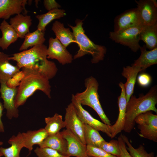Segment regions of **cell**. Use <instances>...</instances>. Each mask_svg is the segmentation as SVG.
I'll return each instance as SVG.
<instances>
[{"label": "cell", "instance_id": "obj_18", "mask_svg": "<svg viewBox=\"0 0 157 157\" xmlns=\"http://www.w3.org/2000/svg\"><path fill=\"white\" fill-rule=\"evenodd\" d=\"M30 16L22 14L16 15L10 19L9 23L17 34L19 38L23 39L29 32L32 24Z\"/></svg>", "mask_w": 157, "mask_h": 157}, {"label": "cell", "instance_id": "obj_12", "mask_svg": "<svg viewBox=\"0 0 157 157\" xmlns=\"http://www.w3.org/2000/svg\"><path fill=\"white\" fill-rule=\"evenodd\" d=\"M142 25L137 8H131L125 11L115 18L113 31L118 33L130 28Z\"/></svg>", "mask_w": 157, "mask_h": 157}, {"label": "cell", "instance_id": "obj_17", "mask_svg": "<svg viewBox=\"0 0 157 157\" xmlns=\"http://www.w3.org/2000/svg\"><path fill=\"white\" fill-rule=\"evenodd\" d=\"M9 57L8 55L0 51V85L6 83L21 72L17 66L10 63Z\"/></svg>", "mask_w": 157, "mask_h": 157}, {"label": "cell", "instance_id": "obj_20", "mask_svg": "<svg viewBox=\"0 0 157 157\" xmlns=\"http://www.w3.org/2000/svg\"><path fill=\"white\" fill-rule=\"evenodd\" d=\"M22 134L24 147L28 149L29 154L32 150L34 145H39L49 136L44 128L34 131L28 130L26 132L22 133Z\"/></svg>", "mask_w": 157, "mask_h": 157}, {"label": "cell", "instance_id": "obj_30", "mask_svg": "<svg viewBox=\"0 0 157 157\" xmlns=\"http://www.w3.org/2000/svg\"><path fill=\"white\" fill-rule=\"evenodd\" d=\"M84 137L86 145L99 147L105 140L99 131L89 125L84 123Z\"/></svg>", "mask_w": 157, "mask_h": 157}, {"label": "cell", "instance_id": "obj_10", "mask_svg": "<svg viewBox=\"0 0 157 157\" xmlns=\"http://www.w3.org/2000/svg\"><path fill=\"white\" fill-rule=\"evenodd\" d=\"M65 111L64 121L66 129L72 132L86 145L84 137V123L78 116L72 102L66 108Z\"/></svg>", "mask_w": 157, "mask_h": 157}, {"label": "cell", "instance_id": "obj_7", "mask_svg": "<svg viewBox=\"0 0 157 157\" xmlns=\"http://www.w3.org/2000/svg\"><path fill=\"white\" fill-rule=\"evenodd\" d=\"M142 26H138L125 29L118 33H109L110 38L116 43L127 46L132 51L136 52L140 47L139 35Z\"/></svg>", "mask_w": 157, "mask_h": 157}, {"label": "cell", "instance_id": "obj_2", "mask_svg": "<svg viewBox=\"0 0 157 157\" xmlns=\"http://www.w3.org/2000/svg\"><path fill=\"white\" fill-rule=\"evenodd\" d=\"M22 69L23 76L17 87L15 104L16 107L23 105L27 99L37 90L43 92L51 98V87L49 80L36 69Z\"/></svg>", "mask_w": 157, "mask_h": 157}, {"label": "cell", "instance_id": "obj_33", "mask_svg": "<svg viewBox=\"0 0 157 157\" xmlns=\"http://www.w3.org/2000/svg\"><path fill=\"white\" fill-rule=\"evenodd\" d=\"M34 151L37 157H69L62 155L56 151L47 147H37Z\"/></svg>", "mask_w": 157, "mask_h": 157}, {"label": "cell", "instance_id": "obj_21", "mask_svg": "<svg viewBox=\"0 0 157 157\" xmlns=\"http://www.w3.org/2000/svg\"><path fill=\"white\" fill-rule=\"evenodd\" d=\"M39 146L40 147H49L62 155H67V142L61 132L49 135Z\"/></svg>", "mask_w": 157, "mask_h": 157}, {"label": "cell", "instance_id": "obj_16", "mask_svg": "<svg viewBox=\"0 0 157 157\" xmlns=\"http://www.w3.org/2000/svg\"><path fill=\"white\" fill-rule=\"evenodd\" d=\"M27 3L26 0H0V19L6 20L23 10L26 14L25 6Z\"/></svg>", "mask_w": 157, "mask_h": 157}, {"label": "cell", "instance_id": "obj_25", "mask_svg": "<svg viewBox=\"0 0 157 157\" xmlns=\"http://www.w3.org/2000/svg\"><path fill=\"white\" fill-rule=\"evenodd\" d=\"M8 143L11 146L7 148L0 147V151L4 157H20V152L24 147L22 133L19 132L16 135H13Z\"/></svg>", "mask_w": 157, "mask_h": 157}, {"label": "cell", "instance_id": "obj_34", "mask_svg": "<svg viewBox=\"0 0 157 157\" xmlns=\"http://www.w3.org/2000/svg\"><path fill=\"white\" fill-rule=\"evenodd\" d=\"M87 155L92 157H117L110 154L99 147L87 145Z\"/></svg>", "mask_w": 157, "mask_h": 157}, {"label": "cell", "instance_id": "obj_15", "mask_svg": "<svg viewBox=\"0 0 157 157\" xmlns=\"http://www.w3.org/2000/svg\"><path fill=\"white\" fill-rule=\"evenodd\" d=\"M67 143V155L76 157H86L87 145L70 131L67 129L61 132Z\"/></svg>", "mask_w": 157, "mask_h": 157}, {"label": "cell", "instance_id": "obj_27", "mask_svg": "<svg viewBox=\"0 0 157 157\" xmlns=\"http://www.w3.org/2000/svg\"><path fill=\"white\" fill-rule=\"evenodd\" d=\"M65 11L59 8L50 10L47 13L35 16L39 22L37 26L38 29L45 32L47 25L52 20L59 19L66 15Z\"/></svg>", "mask_w": 157, "mask_h": 157}, {"label": "cell", "instance_id": "obj_31", "mask_svg": "<svg viewBox=\"0 0 157 157\" xmlns=\"http://www.w3.org/2000/svg\"><path fill=\"white\" fill-rule=\"evenodd\" d=\"M122 136L127 146V149L132 157H154V153L153 152L148 153L142 145H140L137 148H134L126 135L122 134Z\"/></svg>", "mask_w": 157, "mask_h": 157}, {"label": "cell", "instance_id": "obj_13", "mask_svg": "<svg viewBox=\"0 0 157 157\" xmlns=\"http://www.w3.org/2000/svg\"><path fill=\"white\" fill-rule=\"evenodd\" d=\"M47 49V58L55 59L62 65L72 63V55L56 38H50Z\"/></svg>", "mask_w": 157, "mask_h": 157}, {"label": "cell", "instance_id": "obj_40", "mask_svg": "<svg viewBox=\"0 0 157 157\" xmlns=\"http://www.w3.org/2000/svg\"><path fill=\"white\" fill-rule=\"evenodd\" d=\"M3 142H2L0 141V148L1 147L0 146H1L2 145H3Z\"/></svg>", "mask_w": 157, "mask_h": 157}, {"label": "cell", "instance_id": "obj_29", "mask_svg": "<svg viewBox=\"0 0 157 157\" xmlns=\"http://www.w3.org/2000/svg\"><path fill=\"white\" fill-rule=\"evenodd\" d=\"M45 121L46 125L44 128L49 135L59 133L62 129L65 127L62 116L57 113H55L52 117H45Z\"/></svg>", "mask_w": 157, "mask_h": 157}, {"label": "cell", "instance_id": "obj_24", "mask_svg": "<svg viewBox=\"0 0 157 157\" xmlns=\"http://www.w3.org/2000/svg\"><path fill=\"white\" fill-rule=\"evenodd\" d=\"M2 37L0 38V47L3 50H7L9 46L16 42L18 35L12 26L6 20H3L0 24Z\"/></svg>", "mask_w": 157, "mask_h": 157}, {"label": "cell", "instance_id": "obj_8", "mask_svg": "<svg viewBox=\"0 0 157 157\" xmlns=\"http://www.w3.org/2000/svg\"><path fill=\"white\" fill-rule=\"evenodd\" d=\"M142 26L157 23V2L156 0H135Z\"/></svg>", "mask_w": 157, "mask_h": 157}, {"label": "cell", "instance_id": "obj_35", "mask_svg": "<svg viewBox=\"0 0 157 157\" xmlns=\"http://www.w3.org/2000/svg\"><path fill=\"white\" fill-rule=\"evenodd\" d=\"M139 85L142 87H146L150 85L151 81V77L148 74L142 73L140 74L137 78Z\"/></svg>", "mask_w": 157, "mask_h": 157}, {"label": "cell", "instance_id": "obj_32", "mask_svg": "<svg viewBox=\"0 0 157 157\" xmlns=\"http://www.w3.org/2000/svg\"><path fill=\"white\" fill-rule=\"evenodd\" d=\"M99 148L110 154L117 157L120 156V148L118 140H112L109 142L105 140L102 143Z\"/></svg>", "mask_w": 157, "mask_h": 157}, {"label": "cell", "instance_id": "obj_3", "mask_svg": "<svg viewBox=\"0 0 157 157\" xmlns=\"http://www.w3.org/2000/svg\"><path fill=\"white\" fill-rule=\"evenodd\" d=\"M157 89L152 87L145 95L141 94L138 98L133 95L127 102L124 131L130 133L133 129L134 120L139 115L148 111L157 113Z\"/></svg>", "mask_w": 157, "mask_h": 157}, {"label": "cell", "instance_id": "obj_38", "mask_svg": "<svg viewBox=\"0 0 157 157\" xmlns=\"http://www.w3.org/2000/svg\"><path fill=\"white\" fill-rule=\"evenodd\" d=\"M3 108V106L0 100V132L1 133L4 132V127L1 120Z\"/></svg>", "mask_w": 157, "mask_h": 157}, {"label": "cell", "instance_id": "obj_26", "mask_svg": "<svg viewBox=\"0 0 157 157\" xmlns=\"http://www.w3.org/2000/svg\"><path fill=\"white\" fill-rule=\"evenodd\" d=\"M139 39L145 43L147 49L151 50L157 47V23L143 26L139 35Z\"/></svg>", "mask_w": 157, "mask_h": 157}, {"label": "cell", "instance_id": "obj_23", "mask_svg": "<svg viewBox=\"0 0 157 157\" xmlns=\"http://www.w3.org/2000/svg\"><path fill=\"white\" fill-rule=\"evenodd\" d=\"M52 30L54 32L56 38L66 48L72 43H76L73 33L69 28H65L63 23L56 21L53 24Z\"/></svg>", "mask_w": 157, "mask_h": 157}, {"label": "cell", "instance_id": "obj_39", "mask_svg": "<svg viewBox=\"0 0 157 157\" xmlns=\"http://www.w3.org/2000/svg\"><path fill=\"white\" fill-rule=\"evenodd\" d=\"M3 156L2 153L0 151V157H1Z\"/></svg>", "mask_w": 157, "mask_h": 157}, {"label": "cell", "instance_id": "obj_6", "mask_svg": "<svg viewBox=\"0 0 157 157\" xmlns=\"http://www.w3.org/2000/svg\"><path fill=\"white\" fill-rule=\"evenodd\" d=\"M140 130L139 135L154 142H157V115L148 111L138 115L134 120Z\"/></svg>", "mask_w": 157, "mask_h": 157}, {"label": "cell", "instance_id": "obj_22", "mask_svg": "<svg viewBox=\"0 0 157 157\" xmlns=\"http://www.w3.org/2000/svg\"><path fill=\"white\" fill-rule=\"evenodd\" d=\"M141 54L135 60L133 65L144 70L151 65L157 63V47L151 50H147L145 45L140 47Z\"/></svg>", "mask_w": 157, "mask_h": 157}, {"label": "cell", "instance_id": "obj_11", "mask_svg": "<svg viewBox=\"0 0 157 157\" xmlns=\"http://www.w3.org/2000/svg\"><path fill=\"white\" fill-rule=\"evenodd\" d=\"M0 85V93L3 101V106L6 110L7 117L10 119L17 118L19 110L15 104L17 87H9L6 83H2Z\"/></svg>", "mask_w": 157, "mask_h": 157}, {"label": "cell", "instance_id": "obj_4", "mask_svg": "<svg viewBox=\"0 0 157 157\" xmlns=\"http://www.w3.org/2000/svg\"><path fill=\"white\" fill-rule=\"evenodd\" d=\"M83 20L76 19V25L68 24L72 30L76 43L79 47L77 53L74 56L73 59L81 58L87 54L91 55V62L96 64L103 60L107 51L106 47L103 45L94 44L85 34L83 27Z\"/></svg>", "mask_w": 157, "mask_h": 157}, {"label": "cell", "instance_id": "obj_37", "mask_svg": "<svg viewBox=\"0 0 157 157\" xmlns=\"http://www.w3.org/2000/svg\"><path fill=\"white\" fill-rule=\"evenodd\" d=\"M43 4L45 8L48 11L61 7V6L54 0H44Z\"/></svg>", "mask_w": 157, "mask_h": 157}, {"label": "cell", "instance_id": "obj_5", "mask_svg": "<svg viewBox=\"0 0 157 157\" xmlns=\"http://www.w3.org/2000/svg\"><path fill=\"white\" fill-rule=\"evenodd\" d=\"M84 84L85 90L74 94L75 98L82 106H87L93 109L104 123L111 125L110 121L105 114L100 102L98 81L94 77L90 76L85 79Z\"/></svg>", "mask_w": 157, "mask_h": 157}, {"label": "cell", "instance_id": "obj_9", "mask_svg": "<svg viewBox=\"0 0 157 157\" xmlns=\"http://www.w3.org/2000/svg\"><path fill=\"white\" fill-rule=\"evenodd\" d=\"M71 102L74 107L78 116L83 123L89 125L98 131L102 132L111 138L110 125L106 124L94 118L76 100L73 94L72 95Z\"/></svg>", "mask_w": 157, "mask_h": 157}, {"label": "cell", "instance_id": "obj_36", "mask_svg": "<svg viewBox=\"0 0 157 157\" xmlns=\"http://www.w3.org/2000/svg\"><path fill=\"white\" fill-rule=\"evenodd\" d=\"M120 146V157H132L127 150L125 142L121 134L117 139Z\"/></svg>", "mask_w": 157, "mask_h": 157}, {"label": "cell", "instance_id": "obj_14", "mask_svg": "<svg viewBox=\"0 0 157 157\" xmlns=\"http://www.w3.org/2000/svg\"><path fill=\"white\" fill-rule=\"evenodd\" d=\"M119 85L121 88L120 95L118 98L119 115L115 123L110 126L111 138H114L118 134L124 130L127 102L126 98L124 83L120 82Z\"/></svg>", "mask_w": 157, "mask_h": 157}, {"label": "cell", "instance_id": "obj_41", "mask_svg": "<svg viewBox=\"0 0 157 157\" xmlns=\"http://www.w3.org/2000/svg\"><path fill=\"white\" fill-rule=\"evenodd\" d=\"M90 157V156H87V157Z\"/></svg>", "mask_w": 157, "mask_h": 157}, {"label": "cell", "instance_id": "obj_28", "mask_svg": "<svg viewBox=\"0 0 157 157\" xmlns=\"http://www.w3.org/2000/svg\"><path fill=\"white\" fill-rule=\"evenodd\" d=\"M44 33L45 32L38 29L32 32L28 33L25 36L19 50L22 51L29 47L43 44L45 40Z\"/></svg>", "mask_w": 157, "mask_h": 157}, {"label": "cell", "instance_id": "obj_19", "mask_svg": "<svg viewBox=\"0 0 157 157\" xmlns=\"http://www.w3.org/2000/svg\"><path fill=\"white\" fill-rule=\"evenodd\" d=\"M141 71V68L132 65L131 66H128L123 68L122 74L126 79L124 86L127 102L133 93L137 75Z\"/></svg>", "mask_w": 157, "mask_h": 157}, {"label": "cell", "instance_id": "obj_1", "mask_svg": "<svg viewBox=\"0 0 157 157\" xmlns=\"http://www.w3.org/2000/svg\"><path fill=\"white\" fill-rule=\"evenodd\" d=\"M47 46L42 44L14 53L9 59L16 62L20 69L25 68L36 69L49 80L56 75L58 68L55 63L47 58Z\"/></svg>", "mask_w": 157, "mask_h": 157}]
</instances>
